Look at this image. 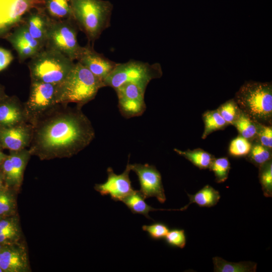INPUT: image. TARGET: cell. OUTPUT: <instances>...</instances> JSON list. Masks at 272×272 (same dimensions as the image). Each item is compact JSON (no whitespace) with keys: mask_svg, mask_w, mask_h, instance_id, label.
<instances>
[{"mask_svg":"<svg viewBox=\"0 0 272 272\" xmlns=\"http://www.w3.org/2000/svg\"><path fill=\"white\" fill-rule=\"evenodd\" d=\"M32 126L28 150L41 160L71 157L95 137L91 121L77 105L58 104Z\"/></svg>","mask_w":272,"mask_h":272,"instance_id":"6da1fadb","label":"cell"},{"mask_svg":"<svg viewBox=\"0 0 272 272\" xmlns=\"http://www.w3.org/2000/svg\"><path fill=\"white\" fill-rule=\"evenodd\" d=\"M103 87V82L77 61L64 81L57 86V102L64 104L75 103L82 107L94 99Z\"/></svg>","mask_w":272,"mask_h":272,"instance_id":"7a4b0ae2","label":"cell"},{"mask_svg":"<svg viewBox=\"0 0 272 272\" xmlns=\"http://www.w3.org/2000/svg\"><path fill=\"white\" fill-rule=\"evenodd\" d=\"M73 18L78 28L94 45L110 26L112 5L103 0H71Z\"/></svg>","mask_w":272,"mask_h":272,"instance_id":"3957f363","label":"cell"},{"mask_svg":"<svg viewBox=\"0 0 272 272\" xmlns=\"http://www.w3.org/2000/svg\"><path fill=\"white\" fill-rule=\"evenodd\" d=\"M241 111L255 122L265 124L272 118L271 83L247 81L236 92L234 99Z\"/></svg>","mask_w":272,"mask_h":272,"instance_id":"277c9868","label":"cell"},{"mask_svg":"<svg viewBox=\"0 0 272 272\" xmlns=\"http://www.w3.org/2000/svg\"><path fill=\"white\" fill-rule=\"evenodd\" d=\"M31 81L59 85L73 69L74 61L61 53L44 47L30 58Z\"/></svg>","mask_w":272,"mask_h":272,"instance_id":"5b68a950","label":"cell"},{"mask_svg":"<svg viewBox=\"0 0 272 272\" xmlns=\"http://www.w3.org/2000/svg\"><path fill=\"white\" fill-rule=\"evenodd\" d=\"M162 74L159 63L151 64L130 60L125 63H117L103 83L104 87H110L114 90L127 83L134 84L146 89L151 80L161 78Z\"/></svg>","mask_w":272,"mask_h":272,"instance_id":"8992f818","label":"cell"},{"mask_svg":"<svg viewBox=\"0 0 272 272\" xmlns=\"http://www.w3.org/2000/svg\"><path fill=\"white\" fill-rule=\"evenodd\" d=\"M78 29L73 19H51L44 47L57 51L73 61L77 60L82 47L77 40Z\"/></svg>","mask_w":272,"mask_h":272,"instance_id":"52a82bcc","label":"cell"},{"mask_svg":"<svg viewBox=\"0 0 272 272\" xmlns=\"http://www.w3.org/2000/svg\"><path fill=\"white\" fill-rule=\"evenodd\" d=\"M57 94V86L31 81L29 97L23 103L27 122L33 125L55 107Z\"/></svg>","mask_w":272,"mask_h":272,"instance_id":"ba28073f","label":"cell"},{"mask_svg":"<svg viewBox=\"0 0 272 272\" xmlns=\"http://www.w3.org/2000/svg\"><path fill=\"white\" fill-rule=\"evenodd\" d=\"M44 0H0V39L23 23L31 11L44 8Z\"/></svg>","mask_w":272,"mask_h":272,"instance_id":"9c48e42d","label":"cell"},{"mask_svg":"<svg viewBox=\"0 0 272 272\" xmlns=\"http://www.w3.org/2000/svg\"><path fill=\"white\" fill-rule=\"evenodd\" d=\"M130 170L138 176L140 185L139 192L145 198L155 197L160 203L166 200L162 177L154 165L149 164H129Z\"/></svg>","mask_w":272,"mask_h":272,"instance_id":"30bf717a","label":"cell"},{"mask_svg":"<svg viewBox=\"0 0 272 272\" xmlns=\"http://www.w3.org/2000/svg\"><path fill=\"white\" fill-rule=\"evenodd\" d=\"M118 99L121 114L126 118L139 116L146 109V89L134 84H123L115 90Z\"/></svg>","mask_w":272,"mask_h":272,"instance_id":"8fae6325","label":"cell"},{"mask_svg":"<svg viewBox=\"0 0 272 272\" xmlns=\"http://www.w3.org/2000/svg\"><path fill=\"white\" fill-rule=\"evenodd\" d=\"M130 171L128 162L124 171L120 174H115L111 167H108L107 180L103 183L96 184L95 189L102 195H109L115 201H122L134 191L129 178Z\"/></svg>","mask_w":272,"mask_h":272,"instance_id":"7c38bea8","label":"cell"},{"mask_svg":"<svg viewBox=\"0 0 272 272\" xmlns=\"http://www.w3.org/2000/svg\"><path fill=\"white\" fill-rule=\"evenodd\" d=\"M5 38L16 51L20 62L31 58L44 47L31 35L23 23L14 28Z\"/></svg>","mask_w":272,"mask_h":272,"instance_id":"4fadbf2b","label":"cell"},{"mask_svg":"<svg viewBox=\"0 0 272 272\" xmlns=\"http://www.w3.org/2000/svg\"><path fill=\"white\" fill-rule=\"evenodd\" d=\"M77 60L88 69L103 83L117 64V62L106 57L103 54L96 51L93 45L89 42L86 46L82 47Z\"/></svg>","mask_w":272,"mask_h":272,"instance_id":"5bb4252c","label":"cell"},{"mask_svg":"<svg viewBox=\"0 0 272 272\" xmlns=\"http://www.w3.org/2000/svg\"><path fill=\"white\" fill-rule=\"evenodd\" d=\"M33 126L28 122L0 129V147L10 151H20L29 147Z\"/></svg>","mask_w":272,"mask_h":272,"instance_id":"9a60e30c","label":"cell"},{"mask_svg":"<svg viewBox=\"0 0 272 272\" xmlns=\"http://www.w3.org/2000/svg\"><path fill=\"white\" fill-rule=\"evenodd\" d=\"M27 122L24 104L16 96L7 95L0 101V129Z\"/></svg>","mask_w":272,"mask_h":272,"instance_id":"2e32d148","label":"cell"},{"mask_svg":"<svg viewBox=\"0 0 272 272\" xmlns=\"http://www.w3.org/2000/svg\"><path fill=\"white\" fill-rule=\"evenodd\" d=\"M50 21L44 8H42L29 12L24 18L23 23L31 35L44 47Z\"/></svg>","mask_w":272,"mask_h":272,"instance_id":"e0dca14e","label":"cell"},{"mask_svg":"<svg viewBox=\"0 0 272 272\" xmlns=\"http://www.w3.org/2000/svg\"><path fill=\"white\" fill-rule=\"evenodd\" d=\"M0 267L6 272H24L28 269L27 253L23 247H7L0 252Z\"/></svg>","mask_w":272,"mask_h":272,"instance_id":"ac0fdd59","label":"cell"},{"mask_svg":"<svg viewBox=\"0 0 272 272\" xmlns=\"http://www.w3.org/2000/svg\"><path fill=\"white\" fill-rule=\"evenodd\" d=\"M44 10L52 20L73 19L71 0H44Z\"/></svg>","mask_w":272,"mask_h":272,"instance_id":"d6986e66","label":"cell"},{"mask_svg":"<svg viewBox=\"0 0 272 272\" xmlns=\"http://www.w3.org/2000/svg\"><path fill=\"white\" fill-rule=\"evenodd\" d=\"M189 202L181 211L187 209L189 205L195 203L200 207H212L215 206L220 198L219 192L209 185L205 186L194 194L187 193Z\"/></svg>","mask_w":272,"mask_h":272,"instance_id":"ffe728a7","label":"cell"},{"mask_svg":"<svg viewBox=\"0 0 272 272\" xmlns=\"http://www.w3.org/2000/svg\"><path fill=\"white\" fill-rule=\"evenodd\" d=\"M31 156L27 149L10 151L8 157L11 164L14 186H18L21 183L25 169Z\"/></svg>","mask_w":272,"mask_h":272,"instance_id":"44dd1931","label":"cell"},{"mask_svg":"<svg viewBox=\"0 0 272 272\" xmlns=\"http://www.w3.org/2000/svg\"><path fill=\"white\" fill-rule=\"evenodd\" d=\"M215 272H255L257 263L251 261L229 262L220 257L213 258Z\"/></svg>","mask_w":272,"mask_h":272,"instance_id":"7402d4cb","label":"cell"},{"mask_svg":"<svg viewBox=\"0 0 272 272\" xmlns=\"http://www.w3.org/2000/svg\"><path fill=\"white\" fill-rule=\"evenodd\" d=\"M145 198L141 194L139 190L134 191L125 197L122 202L134 214H140L144 216L148 219L152 220L149 216L151 211L157 210H165L164 209H154L148 205Z\"/></svg>","mask_w":272,"mask_h":272,"instance_id":"603a6c76","label":"cell"},{"mask_svg":"<svg viewBox=\"0 0 272 272\" xmlns=\"http://www.w3.org/2000/svg\"><path fill=\"white\" fill-rule=\"evenodd\" d=\"M174 151L178 155L184 157L200 169L209 168L214 157L209 153L200 149L193 150L181 151L174 149Z\"/></svg>","mask_w":272,"mask_h":272,"instance_id":"cb8c5ba5","label":"cell"},{"mask_svg":"<svg viewBox=\"0 0 272 272\" xmlns=\"http://www.w3.org/2000/svg\"><path fill=\"white\" fill-rule=\"evenodd\" d=\"M205 128L201 138L206 139L212 132L222 129L228 124L217 110L207 111L203 114Z\"/></svg>","mask_w":272,"mask_h":272,"instance_id":"d4e9b609","label":"cell"},{"mask_svg":"<svg viewBox=\"0 0 272 272\" xmlns=\"http://www.w3.org/2000/svg\"><path fill=\"white\" fill-rule=\"evenodd\" d=\"M233 125L237 128L240 135L244 138L250 141V140L256 137L257 132V122L252 120L242 111H240Z\"/></svg>","mask_w":272,"mask_h":272,"instance_id":"484cf974","label":"cell"},{"mask_svg":"<svg viewBox=\"0 0 272 272\" xmlns=\"http://www.w3.org/2000/svg\"><path fill=\"white\" fill-rule=\"evenodd\" d=\"M248 155L249 161L258 167L271 160L270 149L262 146L259 142L252 145Z\"/></svg>","mask_w":272,"mask_h":272,"instance_id":"4316f807","label":"cell"},{"mask_svg":"<svg viewBox=\"0 0 272 272\" xmlns=\"http://www.w3.org/2000/svg\"><path fill=\"white\" fill-rule=\"evenodd\" d=\"M259 168V179L264 195L272 196V162L271 160L261 165Z\"/></svg>","mask_w":272,"mask_h":272,"instance_id":"83f0119b","label":"cell"},{"mask_svg":"<svg viewBox=\"0 0 272 272\" xmlns=\"http://www.w3.org/2000/svg\"><path fill=\"white\" fill-rule=\"evenodd\" d=\"M209 168L214 172L216 181L222 183L228 177L231 168L230 163L227 157L215 158Z\"/></svg>","mask_w":272,"mask_h":272,"instance_id":"f1b7e54d","label":"cell"},{"mask_svg":"<svg viewBox=\"0 0 272 272\" xmlns=\"http://www.w3.org/2000/svg\"><path fill=\"white\" fill-rule=\"evenodd\" d=\"M252 144L240 135L231 142L229 147V154L235 157H242L248 155L251 150Z\"/></svg>","mask_w":272,"mask_h":272,"instance_id":"f546056e","label":"cell"},{"mask_svg":"<svg viewBox=\"0 0 272 272\" xmlns=\"http://www.w3.org/2000/svg\"><path fill=\"white\" fill-rule=\"evenodd\" d=\"M217 110L228 124H233L241 111L234 99L227 101Z\"/></svg>","mask_w":272,"mask_h":272,"instance_id":"4dcf8cb0","label":"cell"},{"mask_svg":"<svg viewBox=\"0 0 272 272\" xmlns=\"http://www.w3.org/2000/svg\"><path fill=\"white\" fill-rule=\"evenodd\" d=\"M142 229L147 232L149 236L151 239L155 240L165 238L169 231L168 226L161 222H156L150 225H143Z\"/></svg>","mask_w":272,"mask_h":272,"instance_id":"1f68e13d","label":"cell"},{"mask_svg":"<svg viewBox=\"0 0 272 272\" xmlns=\"http://www.w3.org/2000/svg\"><path fill=\"white\" fill-rule=\"evenodd\" d=\"M165 239L168 245L172 247L183 248L186 245V236L183 229L169 230Z\"/></svg>","mask_w":272,"mask_h":272,"instance_id":"d6a6232c","label":"cell"},{"mask_svg":"<svg viewBox=\"0 0 272 272\" xmlns=\"http://www.w3.org/2000/svg\"><path fill=\"white\" fill-rule=\"evenodd\" d=\"M257 132L256 137L259 143L265 147L271 150L272 148V127L270 125L257 122Z\"/></svg>","mask_w":272,"mask_h":272,"instance_id":"836d02e7","label":"cell"},{"mask_svg":"<svg viewBox=\"0 0 272 272\" xmlns=\"http://www.w3.org/2000/svg\"><path fill=\"white\" fill-rule=\"evenodd\" d=\"M14 201L7 192L0 190V216L8 214L13 209Z\"/></svg>","mask_w":272,"mask_h":272,"instance_id":"e575fe53","label":"cell"},{"mask_svg":"<svg viewBox=\"0 0 272 272\" xmlns=\"http://www.w3.org/2000/svg\"><path fill=\"white\" fill-rule=\"evenodd\" d=\"M13 59L14 56L10 50L0 47V72L7 68Z\"/></svg>","mask_w":272,"mask_h":272,"instance_id":"d590c367","label":"cell"},{"mask_svg":"<svg viewBox=\"0 0 272 272\" xmlns=\"http://www.w3.org/2000/svg\"><path fill=\"white\" fill-rule=\"evenodd\" d=\"M17 235V229L6 231L0 233V243H7L14 240Z\"/></svg>","mask_w":272,"mask_h":272,"instance_id":"8d00e7d4","label":"cell"},{"mask_svg":"<svg viewBox=\"0 0 272 272\" xmlns=\"http://www.w3.org/2000/svg\"><path fill=\"white\" fill-rule=\"evenodd\" d=\"M17 229L14 222L11 220H3L0 221V233L6 231Z\"/></svg>","mask_w":272,"mask_h":272,"instance_id":"74e56055","label":"cell"},{"mask_svg":"<svg viewBox=\"0 0 272 272\" xmlns=\"http://www.w3.org/2000/svg\"><path fill=\"white\" fill-rule=\"evenodd\" d=\"M7 95L5 92V88L3 86L0 84V101L5 98Z\"/></svg>","mask_w":272,"mask_h":272,"instance_id":"f35d334b","label":"cell"},{"mask_svg":"<svg viewBox=\"0 0 272 272\" xmlns=\"http://www.w3.org/2000/svg\"><path fill=\"white\" fill-rule=\"evenodd\" d=\"M7 155H6L1 151V148L0 147V164L3 162V161L7 157Z\"/></svg>","mask_w":272,"mask_h":272,"instance_id":"ab89813d","label":"cell"},{"mask_svg":"<svg viewBox=\"0 0 272 272\" xmlns=\"http://www.w3.org/2000/svg\"><path fill=\"white\" fill-rule=\"evenodd\" d=\"M4 179L2 173L0 172V190L3 185V180Z\"/></svg>","mask_w":272,"mask_h":272,"instance_id":"60d3db41","label":"cell"},{"mask_svg":"<svg viewBox=\"0 0 272 272\" xmlns=\"http://www.w3.org/2000/svg\"><path fill=\"white\" fill-rule=\"evenodd\" d=\"M6 247L7 245H5L4 244L0 243V252H1Z\"/></svg>","mask_w":272,"mask_h":272,"instance_id":"b9f144b4","label":"cell"},{"mask_svg":"<svg viewBox=\"0 0 272 272\" xmlns=\"http://www.w3.org/2000/svg\"><path fill=\"white\" fill-rule=\"evenodd\" d=\"M2 271H3V270H2V269L1 268V267H0V272H2Z\"/></svg>","mask_w":272,"mask_h":272,"instance_id":"7bdbcfd3","label":"cell"},{"mask_svg":"<svg viewBox=\"0 0 272 272\" xmlns=\"http://www.w3.org/2000/svg\"><path fill=\"white\" fill-rule=\"evenodd\" d=\"M0 219H1V216H0Z\"/></svg>","mask_w":272,"mask_h":272,"instance_id":"ee69618b","label":"cell"}]
</instances>
